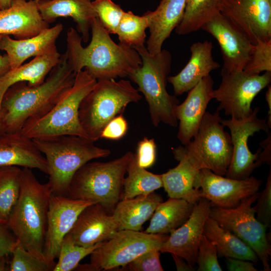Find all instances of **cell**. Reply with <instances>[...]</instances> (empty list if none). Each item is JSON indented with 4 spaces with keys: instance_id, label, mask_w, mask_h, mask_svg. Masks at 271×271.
I'll return each mask as SVG.
<instances>
[{
    "instance_id": "obj_42",
    "label": "cell",
    "mask_w": 271,
    "mask_h": 271,
    "mask_svg": "<svg viewBox=\"0 0 271 271\" xmlns=\"http://www.w3.org/2000/svg\"><path fill=\"white\" fill-rule=\"evenodd\" d=\"M257 203L253 206L257 219L267 228L271 223V170L267 178L265 186L258 194Z\"/></svg>"
},
{
    "instance_id": "obj_26",
    "label": "cell",
    "mask_w": 271,
    "mask_h": 271,
    "mask_svg": "<svg viewBox=\"0 0 271 271\" xmlns=\"http://www.w3.org/2000/svg\"><path fill=\"white\" fill-rule=\"evenodd\" d=\"M40 14L48 24L60 17H70L84 43L88 41L93 21L97 15L91 0H36Z\"/></svg>"
},
{
    "instance_id": "obj_16",
    "label": "cell",
    "mask_w": 271,
    "mask_h": 271,
    "mask_svg": "<svg viewBox=\"0 0 271 271\" xmlns=\"http://www.w3.org/2000/svg\"><path fill=\"white\" fill-rule=\"evenodd\" d=\"M262 180L253 176L234 179L215 174L210 170H200L198 186L201 198L211 206L224 208L236 207L245 198L258 192Z\"/></svg>"
},
{
    "instance_id": "obj_49",
    "label": "cell",
    "mask_w": 271,
    "mask_h": 271,
    "mask_svg": "<svg viewBox=\"0 0 271 271\" xmlns=\"http://www.w3.org/2000/svg\"><path fill=\"white\" fill-rule=\"evenodd\" d=\"M0 35V42L2 37ZM11 64L7 54L2 55L0 53V76L11 70Z\"/></svg>"
},
{
    "instance_id": "obj_47",
    "label": "cell",
    "mask_w": 271,
    "mask_h": 271,
    "mask_svg": "<svg viewBox=\"0 0 271 271\" xmlns=\"http://www.w3.org/2000/svg\"><path fill=\"white\" fill-rule=\"evenodd\" d=\"M268 134L267 139L260 143L261 147L263 148V150L260 153L259 161L261 164L266 163L270 165V132H268Z\"/></svg>"
},
{
    "instance_id": "obj_29",
    "label": "cell",
    "mask_w": 271,
    "mask_h": 271,
    "mask_svg": "<svg viewBox=\"0 0 271 271\" xmlns=\"http://www.w3.org/2000/svg\"><path fill=\"white\" fill-rule=\"evenodd\" d=\"M162 201L161 196L155 192L120 200L112 214L119 230L140 231L143 224L151 219L157 207Z\"/></svg>"
},
{
    "instance_id": "obj_3",
    "label": "cell",
    "mask_w": 271,
    "mask_h": 271,
    "mask_svg": "<svg viewBox=\"0 0 271 271\" xmlns=\"http://www.w3.org/2000/svg\"><path fill=\"white\" fill-rule=\"evenodd\" d=\"M52 194L48 183L42 184L32 169L22 168L19 196L8 221L10 229L22 246L43 258L47 213Z\"/></svg>"
},
{
    "instance_id": "obj_7",
    "label": "cell",
    "mask_w": 271,
    "mask_h": 271,
    "mask_svg": "<svg viewBox=\"0 0 271 271\" xmlns=\"http://www.w3.org/2000/svg\"><path fill=\"white\" fill-rule=\"evenodd\" d=\"M142 98L128 80H97L79 108L80 122L88 138L94 142L100 139L102 130L111 119L122 114L129 103L138 102Z\"/></svg>"
},
{
    "instance_id": "obj_2",
    "label": "cell",
    "mask_w": 271,
    "mask_h": 271,
    "mask_svg": "<svg viewBox=\"0 0 271 271\" xmlns=\"http://www.w3.org/2000/svg\"><path fill=\"white\" fill-rule=\"evenodd\" d=\"M91 39L86 47L82 38L72 27L67 32L68 63L75 73L86 70L96 80L123 78L142 64L136 50L119 43H115L97 18L91 27Z\"/></svg>"
},
{
    "instance_id": "obj_5",
    "label": "cell",
    "mask_w": 271,
    "mask_h": 271,
    "mask_svg": "<svg viewBox=\"0 0 271 271\" xmlns=\"http://www.w3.org/2000/svg\"><path fill=\"white\" fill-rule=\"evenodd\" d=\"M134 49L139 54L142 64L128 77L138 85V90L144 95L152 124L157 127L163 122L176 127L178 121L175 109L179 100L176 95L170 94L166 89L172 64L170 52L162 49L159 53L152 54L145 46Z\"/></svg>"
},
{
    "instance_id": "obj_40",
    "label": "cell",
    "mask_w": 271,
    "mask_h": 271,
    "mask_svg": "<svg viewBox=\"0 0 271 271\" xmlns=\"http://www.w3.org/2000/svg\"><path fill=\"white\" fill-rule=\"evenodd\" d=\"M196 263L198 271H222L215 245L203 235L198 247Z\"/></svg>"
},
{
    "instance_id": "obj_6",
    "label": "cell",
    "mask_w": 271,
    "mask_h": 271,
    "mask_svg": "<svg viewBox=\"0 0 271 271\" xmlns=\"http://www.w3.org/2000/svg\"><path fill=\"white\" fill-rule=\"evenodd\" d=\"M133 153L107 162H88L74 175L68 197L97 203L112 214L120 200L127 167Z\"/></svg>"
},
{
    "instance_id": "obj_51",
    "label": "cell",
    "mask_w": 271,
    "mask_h": 271,
    "mask_svg": "<svg viewBox=\"0 0 271 271\" xmlns=\"http://www.w3.org/2000/svg\"><path fill=\"white\" fill-rule=\"evenodd\" d=\"M12 0H0V9H5L9 8Z\"/></svg>"
},
{
    "instance_id": "obj_19",
    "label": "cell",
    "mask_w": 271,
    "mask_h": 271,
    "mask_svg": "<svg viewBox=\"0 0 271 271\" xmlns=\"http://www.w3.org/2000/svg\"><path fill=\"white\" fill-rule=\"evenodd\" d=\"M213 85L209 74L188 91L182 103L176 105L175 114L179 121L177 138L182 145L188 144L197 132L207 107L213 99Z\"/></svg>"
},
{
    "instance_id": "obj_43",
    "label": "cell",
    "mask_w": 271,
    "mask_h": 271,
    "mask_svg": "<svg viewBox=\"0 0 271 271\" xmlns=\"http://www.w3.org/2000/svg\"><path fill=\"white\" fill-rule=\"evenodd\" d=\"M156 149L153 139L145 137L139 142L136 154L140 167L146 169L153 166L156 159Z\"/></svg>"
},
{
    "instance_id": "obj_18",
    "label": "cell",
    "mask_w": 271,
    "mask_h": 271,
    "mask_svg": "<svg viewBox=\"0 0 271 271\" xmlns=\"http://www.w3.org/2000/svg\"><path fill=\"white\" fill-rule=\"evenodd\" d=\"M210 202L201 198L194 204L188 219L181 226L171 232L162 244L161 252H168L184 258L192 267L196 263L199 243L204 227L209 217Z\"/></svg>"
},
{
    "instance_id": "obj_24",
    "label": "cell",
    "mask_w": 271,
    "mask_h": 271,
    "mask_svg": "<svg viewBox=\"0 0 271 271\" xmlns=\"http://www.w3.org/2000/svg\"><path fill=\"white\" fill-rule=\"evenodd\" d=\"M213 45L205 40L193 43L190 47V58L185 67L177 74L168 76V81L173 87L175 95L189 91L204 77L220 67L212 56Z\"/></svg>"
},
{
    "instance_id": "obj_28",
    "label": "cell",
    "mask_w": 271,
    "mask_h": 271,
    "mask_svg": "<svg viewBox=\"0 0 271 271\" xmlns=\"http://www.w3.org/2000/svg\"><path fill=\"white\" fill-rule=\"evenodd\" d=\"M61 54L57 49L34 57L31 61L11 69L0 76V105L7 89L14 84L26 82L35 86L44 82L49 73L58 63Z\"/></svg>"
},
{
    "instance_id": "obj_48",
    "label": "cell",
    "mask_w": 271,
    "mask_h": 271,
    "mask_svg": "<svg viewBox=\"0 0 271 271\" xmlns=\"http://www.w3.org/2000/svg\"><path fill=\"white\" fill-rule=\"evenodd\" d=\"M172 255L176 263L177 270L194 271L195 270L194 267L191 266L182 257L174 254Z\"/></svg>"
},
{
    "instance_id": "obj_12",
    "label": "cell",
    "mask_w": 271,
    "mask_h": 271,
    "mask_svg": "<svg viewBox=\"0 0 271 271\" xmlns=\"http://www.w3.org/2000/svg\"><path fill=\"white\" fill-rule=\"evenodd\" d=\"M221 81L214 89L213 98L218 102L217 110L236 119L249 117L253 112L251 107L254 97L271 82V72L252 75L243 70L221 72Z\"/></svg>"
},
{
    "instance_id": "obj_22",
    "label": "cell",
    "mask_w": 271,
    "mask_h": 271,
    "mask_svg": "<svg viewBox=\"0 0 271 271\" xmlns=\"http://www.w3.org/2000/svg\"><path fill=\"white\" fill-rule=\"evenodd\" d=\"M5 166L36 169L48 173L46 158L33 139L21 131L0 134V167Z\"/></svg>"
},
{
    "instance_id": "obj_46",
    "label": "cell",
    "mask_w": 271,
    "mask_h": 271,
    "mask_svg": "<svg viewBox=\"0 0 271 271\" xmlns=\"http://www.w3.org/2000/svg\"><path fill=\"white\" fill-rule=\"evenodd\" d=\"M228 270L229 271H257L253 262L241 259L226 258Z\"/></svg>"
},
{
    "instance_id": "obj_9",
    "label": "cell",
    "mask_w": 271,
    "mask_h": 271,
    "mask_svg": "<svg viewBox=\"0 0 271 271\" xmlns=\"http://www.w3.org/2000/svg\"><path fill=\"white\" fill-rule=\"evenodd\" d=\"M96 82L85 70L77 72L73 85L55 106L43 117L27 124L22 133L32 139L63 135L88 138L80 122L79 108Z\"/></svg>"
},
{
    "instance_id": "obj_8",
    "label": "cell",
    "mask_w": 271,
    "mask_h": 271,
    "mask_svg": "<svg viewBox=\"0 0 271 271\" xmlns=\"http://www.w3.org/2000/svg\"><path fill=\"white\" fill-rule=\"evenodd\" d=\"M220 111H206L197 132L187 145L172 149L174 156L186 158L198 170L207 169L225 176L230 165L233 146L230 135L224 130Z\"/></svg>"
},
{
    "instance_id": "obj_23",
    "label": "cell",
    "mask_w": 271,
    "mask_h": 271,
    "mask_svg": "<svg viewBox=\"0 0 271 271\" xmlns=\"http://www.w3.org/2000/svg\"><path fill=\"white\" fill-rule=\"evenodd\" d=\"M63 30V25L58 23L27 39H13L10 36L3 35L0 50L6 52L11 69H13L31 57L39 56L57 50L56 41Z\"/></svg>"
},
{
    "instance_id": "obj_11",
    "label": "cell",
    "mask_w": 271,
    "mask_h": 271,
    "mask_svg": "<svg viewBox=\"0 0 271 271\" xmlns=\"http://www.w3.org/2000/svg\"><path fill=\"white\" fill-rule=\"evenodd\" d=\"M258 194L245 198L233 208L211 206L209 217L248 245L261 261L263 270L270 271L271 245L266 234L267 227L257 219L252 206Z\"/></svg>"
},
{
    "instance_id": "obj_14",
    "label": "cell",
    "mask_w": 271,
    "mask_h": 271,
    "mask_svg": "<svg viewBox=\"0 0 271 271\" xmlns=\"http://www.w3.org/2000/svg\"><path fill=\"white\" fill-rule=\"evenodd\" d=\"M220 13L253 45L271 40V0H224Z\"/></svg>"
},
{
    "instance_id": "obj_32",
    "label": "cell",
    "mask_w": 271,
    "mask_h": 271,
    "mask_svg": "<svg viewBox=\"0 0 271 271\" xmlns=\"http://www.w3.org/2000/svg\"><path fill=\"white\" fill-rule=\"evenodd\" d=\"M126 172L127 176L123 180L120 200L148 195L163 187L162 174H153L140 167L136 154L133 153L130 158Z\"/></svg>"
},
{
    "instance_id": "obj_30",
    "label": "cell",
    "mask_w": 271,
    "mask_h": 271,
    "mask_svg": "<svg viewBox=\"0 0 271 271\" xmlns=\"http://www.w3.org/2000/svg\"><path fill=\"white\" fill-rule=\"evenodd\" d=\"M203 234L215 245L219 257L241 259L253 263L259 260L248 245L210 217L205 222Z\"/></svg>"
},
{
    "instance_id": "obj_21",
    "label": "cell",
    "mask_w": 271,
    "mask_h": 271,
    "mask_svg": "<svg viewBox=\"0 0 271 271\" xmlns=\"http://www.w3.org/2000/svg\"><path fill=\"white\" fill-rule=\"evenodd\" d=\"M49 27L40 14L36 0H12L9 8L0 9V35L24 39Z\"/></svg>"
},
{
    "instance_id": "obj_41",
    "label": "cell",
    "mask_w": 271,
    "mask_h": 271,
    "mask_svg": "<svg viewBox=\"0 0 271 271\" xmlns=\"http://www.w3.org/2000/svg\"><path fill=\"white\" fill-rule=\"evenodd\" d=\"M160 250L153 249L140 255L130 262L122 266V270L163 271L160 256Z\"/></svg>"
},
{
    "instance_id": "obj_10",
    "label": "cell",
    "mask_w": 271,
    "mask_h": 271,
    "mask_svg": "<svg viewBox=\"0 0 271 271\" xmlns=\"http://www.w3.org/2000/svg\"><path fill=\"white\" fill-rule=\"evenodd\" d=\"M169 235L140 231L120 230L101 242L90 253V262L78 265L80 270H107L124 266L148 251L160 250Z\"/></svg>"
},
{
    "instance_id": "obj_53",
    "label": "cell",
    "mask_w": 271,
    "mask_h": 271,
    "mask_svg": "<svg viewBox=\"0 0 271 271\" xmlns=\"http://www.w3.org/2000/svg\"><path fill=\"white\" fill-rule=\"evenodd\" d=\"M5 131H6V129L3 121L2 114L0 108V134Z\"/></svg>"
},
{
    "instance_id": "obj_44",
    "label": "cell",
    "mask_w": 271,
    "mask_h": 271,
    "mask_svg": "<svg viewBox=\"0 0 271 271\" xmlns=\"http://www.w3.org/2000/svg\"><path fill=\"white\" fill-rule=\"evenodd\" d=\"M127 130V122L122 114H120L105 125L101 133L100 138L119 140L125 135Z\"/></svg>"
},
{
    "instance_id": "obj_25",
    "label": "cell",
    "mask_w": 271,
    "mask_h": 271,
    "mask_svg": "<svg viewBox=\"0 0 271 271\" xmlns=\"http://www.w3.org/2000/svg\"><path fill=\"white\" fill-rule=\"evenodd\" d=\"M186 0H161L153 11H148L146 16L150 35L146 48L152 54L159 53L167 39L181 22Z\"/></svg>"
},
{
    "instance_id": "obj_38",
    "label": "cell",
    "mask_w": 271,
    "mask_h": 271,
    "mask_svg": "<svg viewBox=\"0 0 271 271\" xmlns=\"http://www.w3.org/2000/svg\"><path fill=\"white\" fill-rule=\"evenodd\" d=\"M97 18L109 34H116L125 11L112 0H93Z\"/></svg>"
},
{
    "instance_id": "obj_20",
    "label": "cell",
    "mask_w": 271,
    "mask_h": 271,
    "mask_svg": "<svg viewBox=\"0 0 271 271\" xmlns=\"http://www.w3.org/2000/svg\"><path fill=\"white\" fill-rule=\"evenodd\" d=\"M118 230L113 215L93 203L81 212L68 233L75 244L88 247L107 240Z\"/></svg>"
},
{
    "instance_id": "obj_17",
    "label": "cell",
    "mask_w": 271,
    "mask_h": 271,
    "mask_svg": "<svg viewBox=\"0 0 271 271\" xmlns=\"http://www.w3.org/2000/svg\"><path fill=\"white\" fill-rule=\"evenodd\" d=\"M201 29L211 35L219 44L223 61L222 71L243 70L254 45L241 32L221 13L204 24Z\"/></svg>"
},
{
    "instance_id": "obj_37",
    "label": "cell",
    "mask_w": 271,
    "mask_h": 271,
    "mask_svg": "<svg viewBox=\"0 0 271 271\" xmlns=\"http://www.w3.org/2000/svg\"><path fill=\"white\" fill-rule=\"evenodd\" d=\"M12 254L9 266L10 271H53L56 263L36 255L18 241Z\"/></svg>"
},
{
    "instance_id": "obj_31",
    "label": "cell",
    "mask_w": 271,
    "mask_h": 271,
    "mask_svg": "<svg viewBox=\"0 0 271 271\" xmlns=\"http://www.w3.org/2000/svg\"><path fill=\"white\" fill-rule=\"evenodd\" d=\"M194 204L183 199L169 198L161 202L155 209L149 226L148 233H170L181 226L189 217Z\"/></svg>"
},
{
    "instance_id": "obj_45",
    "label": "cell",
    "mask_w": 271,
    "mask_h": 271,
    "mask_svg": "<svg viewBox=\"0 0 271 271\" xmlns=\"http://www.w3.org/2000/svg\"><path fill=\"white\" fill-rule=\"evenodd\" d=\"M18 240L10 229L8 222L0 220V259L12 254Z\"/></svg>"
},
{
    "instance_id": "obj_27",
    "label": "cell",
    "mask_w": 271,
    "mask_h": 271,
    "mask_svg": "<svg viewBox=\"0 0 271 271\" xmlns=\"http://www.w3.org/2000/svg\"><path fill=\"white\" fill-rule=\"evenodd\" d=\"M174 158L179 163L162 174L163 187L169 198L183 199L194 204L201 198V190L198 186L200 170L184 157Z\"/></svg>"
},
{
    "instance_id": "obj_1",
    "label": "cell",
    "mask_w": 271,
    "mask_h": 271,
    "mask_svg": "<svg viewBox=\"0 0 271 271\" xmlns=\"http://www.w3.org/2000/svg\"><path fill=\"white\" fill-rule=\"evenodd\" d=\"M75 75L65 52L42 83L32 86L19 82L11 85L0 105L6 131H21L47 114L73 85Z\"/></svg>"
},
{
    "instance_id": "obj_15",
    "label": "cell",
    "mask_w": 271,
    "mask_h": 271,
    "mask_svg": "<svg viewBox=\"0 0 271 271\" xmlns=\"http://www.w3.org/2000/svg\"><path fill=\"white\" fill-rule=\"evenodd\" d=\"M94 203L52 194L47 213L43 255L49 261L58 257L61 243L81 212Z\"/></svg>"
},
{
    "instance_id": "obj_54",
    "label": "cell",
    "mask_w": 271,
    "mask_h": 271,
    "mask_svg": "<svg viewBox=\"0 0 271 271\" xmlns=\"http://www.w3.org/2000/svg\"><path fill=\"white\" fill-rule=\"evenodd\" d=\"M91 1H93V0H91Z\"/></svg>"
},
{
    "instance_id": "obj_4",
    "label": "cell",
    "mask_w": 271,
    "mask_h": 271,
    "mask_svg": "<svg viewBox=\"0 0 271 271\" xmlns=\"http://www.w3.org/2000/svg\"><path fill=\"white\" fill-rule=\"evenodd\" d=\"M33 142L46 158L52 193L67 196L70 182L77 170L95 159L108 156L109 149L98 147L85 137L63 135L36 138Z\"/></svg>"
},
{
    "instance_id": "obj_36",
    "label": "cell",
    "mask_w": 271,
    "mask_h": 271,
    "mask_svg": "<svg viewBox=\"0 0 271 271\" xmlns=\"http://www.w3.org/2000/svg\"><path fill=\"white\" fill-rule=\"evenodd\" d=\"M101 243L88 247L79 246L74 243L67 233L61 243L58 261L53 271H71L75 269L81 260L90 254Z\"/></svg>"
},
{
    "instance_id": "obj_34",
    "label": "cell",
    "mask_w": 271,
    "mask_h": 271,
    "mask_svg": "<svg viewBox=\"0 0 271 271\" xmlns=\"http://www.w3.org/2000/svg\"><path fill=\"white\" fill-rule=\"evenodd\" d=\"M21 172L18 166L0 167V220L7 222L19 196Z\"/></svg>"
},
{
    "instance_id": "obj_13",
    "label": "cell",
    "mask_w": 271,
    "mask_h": 271,
    "mask_svg": "<svg viewBox=\"0 0 271 271\" xmlns=\"http://www.w3.org/2000/svg\"><path fill=\"white\" fill-rule=\"evenodd\" d=\"M259 108L255 107L251 114L243 119L230 117L221 119V123L230 130L233 146L231 162L225 176L227 178L242 180L250 176L254 170L260 166L259 148L255 154L249 150L248 140L254 133L263 130L269 132L266 119L257 117Z\"/></svg>"
},
{
    "instance_id": "obj_35",
    "label": "cell",
    "mask_w": 271,
    "mask_h": 271,
    "mask_svg": "<svg viewBox=\"0 0 271 271\" xmlns=\"http://www.w3.org/2000/svg\"><path fill=\"white\" fill-rule=\"evenodd\" d=\"M148 27L144 14L138 16L131 11L125 12L116 32L119 43L133 48L145 46Z\"/></svg>"
},
{
    "instance_id": "obj_52",
    "label": "cell",
    "mask_w": 271,
    "mask_h": 271,
    "mask_svg": "<svg viewBox=\"0 0 271 271\" xmlns=\"http://www.w3.org/2000/svg\"><path fill=\"white\" fill-rule=\"evenodd\" d=\"M9 270V267L7 265V259H0V271Z\"/></svg>"
},
{
    "instance_id": "obj_50",
    "label": "cell",
    "mask_w": 271,
    "mask_h": 271,
    "mask_svg": "<svg viewBox=\"0 0 271 271\" xmlns=\"http://www.w3.org/2000/svg\"><path fill=\"white\" fill-rule=\"evenodd\" d=\"M265 98L266 101L268 105V118L267 120V124L271 128V86L269 85L267 86V90L266 91L265 94Z\"/></svg>"
},
{
    "instance_id": "obj_33",
    "label": "cell",
    "mask_w": 271,
    "mask_h": 271,
    "mask_svg": "<svg viewBox=\"0 0 271 271\" xmlns=\"http://www.w3.org/2000/svg\"><path fill=\"white\" fill-rule=\"evenodd\" d=\"M224 0H186L183 19L175 29L180 35L201 29L203 25L220 13Z\"/></svg>"
},
{
    "instance_id": "obj_39",
    "label": "cell",
    "mask_w": 271,
    "mask_h": 271,
    "mask_svg": "<svg viewBox=\"0 0 271 271\" xmlns=\"http://www.w3.org/2000/svg\"><path fill=\"white\" fill-rule=\"evenodd\" d=\"M243 70L256 75L262 72H271V40L258 41L254 45L253 51Z\"/></svg>"
}]
</instances>
